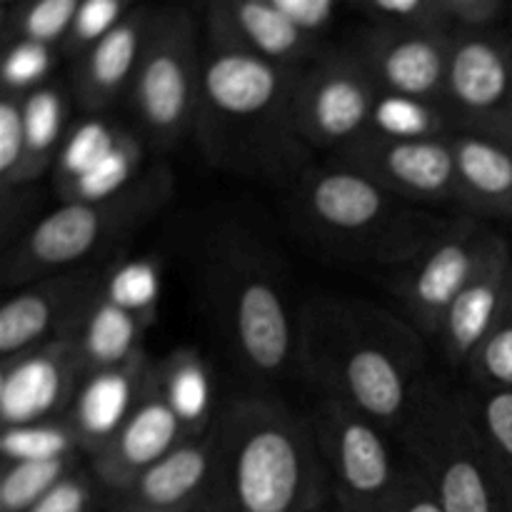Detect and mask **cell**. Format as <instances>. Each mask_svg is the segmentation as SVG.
<instances>
[{"label":"cell","mask_w":512,"mask_h":512,"mask_svg":"<svg viewBox=\"0 0 512 512\" xmlns=\"http://www.w3.org/2000/svg\"><path fill=\"white\" fill-rule=\"evenodd\" d=\"M155 8L135 5L133 13L110 30L98 45L78 58L75 68V98L90 113L108 108L123 90L133 85L138 65L148 45Z\"/></svg>","instance_id":"44dd1931"},{"label":"cell","mask_w":512,"mask_h":512,"mask_svg":"<svg viewBox=\"0 0 512 512\" xmlns=\"http://www.w3.org/2000/svg\"><path fill=\"white\" fill-rule=\"evenodd\" d=\"M25 93L3 90L0 100V180L3 190L23 188L25 168H28V150H25Z\"/></svg>","instance_id":"d6a6232c"},{"label":"cell","mask_w":512,"mask_h":512,"mask_svg":"<svg viewBox=\"0 0 512 512\" xmlns=\"http://www.w3.org/2000/svg\"><path fill=\"white\" fill-rule=\"evenodd\" d=\"M188 438L185 425L155 385L153 370L143 398L123 428L93 455V473L100 483L125 495L145 470L153 468Z\"/></svg>","instance_id":"ac0fdd59"},{"label":"cell","mask_w":512,"mask_h":512,"mask_svg":"<svg viewBox=\"0 0 512 512\" xmlns=\"http://www.w3.org/2000/svg\"><path fill=\"white\" fill-rule=\"evenodd\" d=\"M155 385L185 425L190 438L208 433L210 375L195 350H175L163 363L155 365Z\"/></svg>","instance_id":"d4e9b609"},{"label":"cell","mask_w":512,"mask_h":512,"mask_svg":"<svg viewBox=\"0 0 512 512\" xmlns=\"http://www.w3.org/2000/svg\"><path fill=\"white\" fill-rule=\"evenodd\" d=\"M203 80L198 25L185 8H155L130 105L150 148L173 150L195 128Z\"/></svg>","instance_id":"8992f818"},{"label":"cell","mask_w":512,"mask_h":512,"mask_svg":"<svg viewBox=\"0 0 512 512\" xmlns=\"http://www.w3.org/2000/svg\"><path fill=\"white\" fill-rule=\"evenodd\" d=\"M130 512H188V510H130Z\"/></svg>","instance_id":"7bdbcfd3"},{"label":"cell","mask_w":512,"mask_h":512,"mask_svg":"<svg viewBox=\"0 0 512 512\" xmlns=\"http://www.w3.org/2000/svg\"><path fill=\"white\" fill-rule=\"evenodd\" d=\"M512 295L510 245L493 233L473 278L465 283L455 303L445 313L435 338L443 345L450 363H468L495 320L503 315Z\"/></svg>","instance_id":"d6986e66"},{"label":"cell","mask_w":512,"mask_h":512,"mask_svg":"<svg viewBox=\"0 0 512 512\" xmlns=\"http://www.w3.org/2000/svg\"><path fill=\"white\" fill-rule=\"evenodd\" d=\"M298 75L300 68L208 45L193 128L205 158L250 178H300L310 148L295 128Z\"/></svg>","instance_id":"6da1fadb"},{"label":"cell","mask_w":512,"mask_h":512,"mask_svg":"<svg viewBox=\"0 0 512 512\" xmlns=\"http://www.w3.org/2000/svg\"><path fill=\"white\" fill-rule=\"evenodd\" d=\"M273 3L300 33L310 35V38L325 33L338 13L335 0H273Z\"/></svg>","instance_id":"b9f144b4"},{"label":"cell","mask_w":512,"mask_h":512,"mask_svg":"<svg viewBox=\"0 0 512 512\" xmlns=\"http://www.w3.org/2000/svg\"><path fill=\"white\" fill-rule=\"evenodd\" d=\"M208 45L263 58L283 68H305L323 53L318 38L300 33L273 0H218L208 5Z\"/></svg>","instance_id":"e0dca14e"},{"label":"cell","mask_w":512,"mask_h":512,"mask_svg":"<svg viewBox=\"0 0 512 512\" xmlns=\"http://www.w3.org/2000/svg\"><path fill=\"white\" fill-rule=\"evenodd\" d=\"M468 365L475 378L483 380L485 385L512 393V295L503 315L495 320L483 343L470 355Z\"/></svg>","instance_id":"836d02e7"},{"label":"cell","mask_w":512,"mask_h":512,"mask_svg":"<svg viewBox=\"0 0 512 512\" xmlns=\"http://www.w3.org/2000/svg\"><path fill=\"white\" fill-rule=\"evenodd\" d=\"M103 298L130 313L153 320L160 298L158 265L150 260H128V263L118 265L103 280Z\"/></svg>","instance_id":"4dcf8cb0"},{"label":"cell","mask_w":512,"mask_h":512,"mask_svg":"<svg viewBox=\"0 0 512 512\" xmlns=\"http://www.w3.org/2000/svg\"><path fill=\"white\" fill-rule=\"evenodd\" d=\"M125 130L128 128H120L118 123H108L103 118H90L75 125L55 158V188H63L88 173L98 160H103L118 145Z\"/></svg>","instance_id":"83f0119b"},{"label":"cell","mask_w":512,"mask_h":512,"mask_svg":"<svg viewBox=\"0 0 512 512\" xmlns=\"http://www.w3.org/2000/svg\"><path fill=\"white\" fill-rule=\"evenodd\" d=\"M155 365L140 350L123 365L95 370L80 385L65 423L78 433L90 455L98 453L120 428L143 398Z\"/></svg>","instance_id":"ffe728a7"},{"label":"cell","mask_w":512,"mask_h":512,"mask_svg":"<svg viewBox=\"0 0 512 512\" xmlns=\"http://www.w3.org/2000/svg\"><path fill=\"white\" fill-rule=\"evenodd\" d=\"M150 323H153L150 318L130 313V310L105 300L103 288H100L98 298L90 303L80 320V345H83L85 360H88V375L95 370L123 365L133 355H138L143 350L140 338Z\"/></svg>","instance_id":"cb8c5ba5"},{"label":"cell","mask_w":512,"mask_h":512,"mask_svg":"<svg viewBox=\"0 0 512 512\" xmlns=\"http://www.w3.org/2000/svg\"><path fill=\"white\" fill-rule=\"evenodd\" d=\"M215 430L188 438L163 460L145 470L125 493L130 510H188L193 500L213 483Z\"/></svg>","instance_id":"7402d4cb"},{"label":"cell","mask_w":512,"mask_h":512,"mask_svg":"<svg viewBox=\"0 0 512 512\" xmlns=\"http://www.w3.org/2000/svg\"><path fill=\"white\" fill-rule=\"evenodd\" d=\"M215 298L223 308L230 338L243 363L255 375L275 378L293 363L300 340L280 280L258 253L233 248L215 258Z\"/></svg>","instance_id":"52a82bcc"},{"label":"cell","mask_w":512,"mask_h":512,"mask_svg":"<svg viewBox=\"0 0 512 512\" xmlns=\"http://www.w3.org/2000/svg\"><path fill=\"white\" fill-rule=\"evenodd\" d=\"M410 445L445 512H498L503 488L488 443L455 405H428L415 420Z\"/></svg>","instance_id":"9c48e42d"},{"label":"cell","mask_w":512,"mask_h":512,"mask_svg":"<svg viewBox=\"0 0 512 512\" xmlns=\"http://www.w3.org/2000/svg\"><path fill=\"white\" fill-rule=\"evenodd\" d=\"M135 5L125 0H88L80 3L78 15L63 40V53L70 58H83L93 45H98L113 28H118Z\"/></svg>","instance_id":"e575fe53"},{"label":"cell","mask_w":512,"mask_h":512,"mask_svg":"<svg viewBox=\"0 0 512 512\" xmlns=\"http://www.w3.org/2000/svg\"><path fill=\"white\" fill-rule=\"evenodd\" d=\"M418 358V338L373 308L325 303L305 313L300 360L328 398L373 423L405 418Z\"/></svg>","instance_id":"7a4b0ae2"},{"label":"cell","mask_w":512,"mask_h":512,"mask_svg":"<svg viewBox=\"0 0 512 512\" xmlns=\"http://www.w3.org/2000/svg\"><path fill=\"white\" fill-rule=\"evenodd\" d=\"M75 470V455L45 463H5L0 478V512H28Z\"/></svg>","instance_id":"f546056e"},{"label":"cell","mask_w":512,"mask_h":512,"mask_svg":"<svg viewBox=\"0 0 512 512\" xmlns=\"http://www.w3.org/2000/svg\"><path fill=\"white\" fill-rule=\"evenodd\" d=\"M53 65V50L48 45L28 43V40H15L3 60V88L25 93L33 85L43 83Z\"/></svg>","instance_id":"74e56055"},{"label":"cell","mask_w":512,"mask_h":512,"mask_svg":"<svg viewBox=\"0 0 512 512\" xmlns=\"http://www.w3.org/2000/svg\"><path fill=\"white\" fill-rule=\"evenodd\" d=\"M103 278L90 268L50 275L8 298L0 310V353L3 360L25 353L85 313L98 298Z\"/></svg>","instance_id":"2e32d148"},{"label":"cell","mask_w":512,"mask_h":512,"mask_svg":"<svg viewBox=\"0 0 512 512\" xmlns=\"http://www.w3.org/2000/svg\"><path fill=\"white\" fill-rule=\"evenodd\" d=\"M353 50L380 95L415 100L443 110L450 63V33L370 25Z\"/></svg>","instance_id":"4fadbf2b"},{"label":"cell","mask_w":512,"mask_h":512,"mask_svg":"<svg viewBox=\"0 0 512 512\" xmlns=\"http://www.w3.org/2000/svg\"><path fill=\"white\" fill-rule=\"evenodd\" d=\"M483 433L500 488L512 495V393L495 390L483 405Z\"/></svg>","instance_id":"8d00e7d4"},{"label":"cell","mask_w":512,"mask_h":512,"mask_svg":"<svg viewBox=\"0 0 512 512\" xmlns=\"http://www.w3.org/2000/svg\"><path fill=\"white\" fill-rule=\"evenodd\" d=\"M383 512H445V508L423 473H405L398 475Z\"/></svg>","instance_id":"60d3db41"},{"label":"cell","mask_w":512,"mask_h":512,"mask_svg":"<svg viewBox=\"0 0 512 512\" xmlns=\"http://www.w3.org/2000/svg\"><path fill=\"white\" fill-rule=\"evenodd\" d=\"M165 163L145 170L128 190L98 203H63L40 218L3 258L5 285H33L123 243L173 198Z\"/></svg>","instance_id":"5b68a950"},{"label":"cell","mask_w":512,"mask_h":512,"mask_svg":"<svg viewBox=\"0 0 512 512\" xmlns=\"http://www.w3.org/2000/svg\"><path fill=\"white\" fill-rule=\"evenodd\" d=\"M213 485L230 512H318L323 465L313 433L278 403L230 405L215 428Z\"/></svg>","instance_id":"3957f363"},{"label":"cell","mask_w":512,"mask_h":512,"mask_svg":"<svg viewBox=\"0 0 512 512\" xmlns=\"http://www.w3.org/2000/svg\"><path fill=\"white\" fill-rule=\"evenodd\" d=\"M335 165L355 170L408 203H458V178L448 135L405 138L370 128L335 150Z\"/></svg>","instance_id":"8fae6325"},{"label":"cell","mask_w":512,"mask_h":512,"mask_svg":"<svg viewBox=\"0 0 512 512\" xmlns=\"http://www.w3.org/2000/svg\"><path fill=\"white\" fill-rule=\"evenodd\" d=\"M320 438L325 458L353 512H383L398 475L373 420L328 398Z\"/></svg>","instance_id":"9a60e30c"},{"label":"cell","mask_w":512,"mask_h":512,"mask_svg":"<svg viewBox=\"0 0 512 512\" xmlns=\"http://www.w3.org/2000/svg\"><path fill=\"white\" fill-rule=\"evenodd\" d=\"M90 505H93V483L83 473L73 470L28 512H88Z\"/></svg>","instance_id":"ab89813d"},{"label":"cell","mask_w":512,"mask_h":512,"mask_svg":"<svg viewBox=\"0 0 512 512\" xmlns=\"http://www.w3.org/2000/svg\"><path fill=\"white\" fill-rule=\"evenodd\" d=\"M380 90L353 50H323L300 68L293 95L295 128L313 148H343L373 128Z\"/></svg>","instance_id":"30bf717a"},{"label":"cell","mask_w":512,"mask_h":512,"mask_svg":"<svg viewBox=\"0 0 512 512\" xmlns=\"http://www.w3.org/2000/svg\"><path fill=\"white\" fill-rule=\"evenodd\" d=\"M355 8L363 10L373 25H398V28L453 33L448 15H445L443 0H365Z\"/></svg>","instance_id":"d590c367"},{"label":"cell","mask_w":512,"mask_h":512,"mask_svg":"<svg viewBox=\"0 0 512 512\" xmlns=\"http://www.w3.org/2000/svg\"><path fill=\"white\" fill-rule=\"evenodd\" d=\"M25 150H28V168L25 180L35 183L60 153L65 135V95L55 85H43L25 95Z\"/></svg>","instance_id":"484cf974"},{"label":"cell","mask_w":512,"mask_h":512,"mask_svg":"<svg viewBox=\"0 0 512 512\" xmlns=\"http://www.w3.org/2000/svg\"><path fill=\"white\" fill-rule=\"evenodd\" d=\"M83 315L65 325L55 338L3 360L0 418L5 428L50 423L70 410L88 378V360L80 345Z\"/></svg>","instance_id":"7c38bea8"},{"label":"cell","mask_w":512,"mask_h":512,"mask_svg":"<svg viewBox=\"0 0 512 512\" xmlns=\"http://www.w3.org/2000/svg\"><path fill=\"white\" fill-rule=\"evenodd\" d=\"M78 8V0H35V3L15 8L10 28L18 35V40L53 48L55 43L63 45Z\"/></svg>","instance_id":"1f68e13d"},{"label":"cell","mask_w":512,"mask_h":512,"mask_svg":"<svg viewBox=\"0 0 512 512\" xmlns=\"http://www.w3.org/2000/svg\"><path fill=\"white\" fill-rule=\"evenodd\" d=\"M293 200L298 220L318 243L363 263H413L448 228L445 220L335 163L300 175Z\"/></svg>","instance_id":"277c9868"},{"label":"cell","mask_w":512,"mask_h":512,"mask_svg":"<svg viewBox=\"0 0 512 512\" xmlns=\"http://www.w3.org/2000/svg\"><path fill=\"white\" fill-rule=\"evenodd\" d=\"M75 448H83L78 433L70 428V423L60 420L5 428L0 435V453L5 463H45L70 458L75 455Z\"/></svg>","instance_id":"f1b7e54d"},{"label":"cell","mask_w":512,"mask_h":512,"mask_svg":"<svg viewBox=\"0 0 512 512\" xmlns=\"http://www.w3.org/2000/svg\"><path fill=\"white\" fill-rule=\"evenodd\" d=\"M458 203L480 218H512V148L470 133H450Z\"/></svg>","instance_id":"603a6c76"},{"label":"cell","mask_w":512,"mask_h":512,"mask_svg":"<svg viewBox=\"0 0 512 512\" xmlns=\"http://www.w3.org/2000/svg\"><path fill=\"white\" fill-rule=\"evenodd\" d=\"M490 238L493 230L485 228L480 220H450L440 238L408 263L398 293L420 330L438 335L445 313L473 278Z\"/></svg>","instance_id":"5bb4252c"},{"label":"cell","mask_w":512,"mask_h":512,"mask_svg":"<svg viewBox=\"0 0 512 512\" xmlns=\"http://www.w3.org/2000/svg\"><path fill=\"white\" fill-rule=\"evenodd\" d=\"M443 113L453 133L512 148V28L450 33Z\"/></svg>","instance_id":"ba28073f"},{"label":"cell","mask_w":512,"mask_h":512,"mask_svg":"<svg viewBox=\"0 0 512 512\" xmlns=\"http://www.w3.org/2000/svg\"><path fill=\"white\" fill-rule=\"evenodd\" d=\"M140 165H143V140L125 130L118 145L103 160H98L88 173L55 190L63 203H98V200L115 198L128 190L143 175Z\"/></svg>","instance_id":"4316f807"},{"label":"cell","mask_w":512,"mask_h":512,"mask_svg":"<svg viewBox=\"0 0 512 512\" xmlns=\"http://www.w3.org/2000/svg\"><path fill=\"white\" fill-rule=\"evenodd\" d=\"M445 15L453 30H485L505 28V18L512 13V5L505 0H443Z\"/></svg>","instance_id":"f35d334b"}]
</instances>
